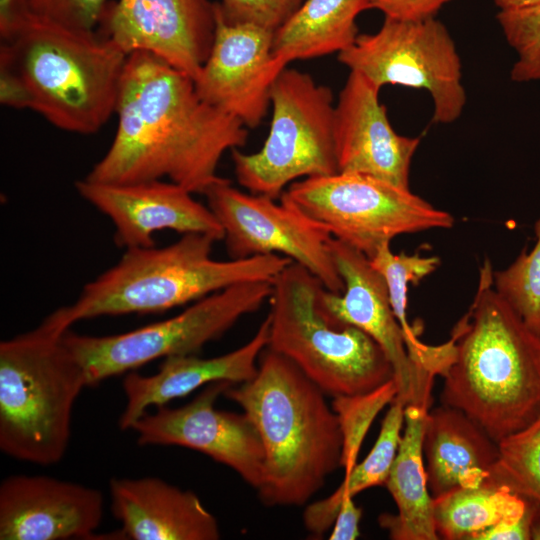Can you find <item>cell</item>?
<instances>
[{"mask_svg": "<svg viewBox=\"0 0 540 540\" xmlns=\"http://www.w3.org/2000/svg\"><path fill=\"white\" fill-rule=\"evenodd\" d=\"M105 155L85 177L107 184L167 178L203 194L222 177L219 162L243 147L248 133L236 117L203 100L194 80L148 52L127 57Z\"/></svg>", "mask_w": 540, "mask_h": 540, "instance_id": "6da1fadb", "label": "cell"}, {"mask_svg": "<svg viewBox=\"0 0 540 540\" xmlns=\"http://www.w3.org/2000/svg\"><path fill=\"white\" fill-rule=\"evenodd\" d=\"M492 272L486 260L440 376L441 402L464 412L498 443L540 414V334L495 291Z\"/></svg>", "mask_w": 540, "mask_h": 540, "instance_id": "7a4b0ae2", "label": "cell"}, {"mask_svg": "<svg viewBox=\"0 0 540 540\" xmlns=\"http://www.w3.org/2000/svg\"><path fill=\"white\" fill-rule=\"evenodd\" d=\"M128 54L101 32L34 18L1 40L0 102L71 133L98 132L115 113Z\"/></svg>", "mask_w": 540, "mask_h": 540, "instance_id": "3957f363", "label": "cell"}, {"mask_svg": "<svg viewBox=\"0 0 540 540\" xmlns=\"http://www.w3.org/2000/svg\"><path fill=\"white\" fill-rule=\"evenodd\" d=\"M256 427L264 449L257 490L269 506H302L342 467L339 421L325 393L285 356L265 348L257 374L224 393Z\"/></svg>", "mask_w": 540, "mask_h": 540, "instance_id": "277c9868", "label": "cell"}, {"mask_svg": "<svg viewBox=\"0 0 540 540\" xmlns=\"http://www.w3.org/2000/svg\"><path fill=\"white\" fill-rule=\"evenodd\" d=\"M216 241L188 233L164 247L126 249L114 266L84 285L75 302L56 311L69 328L100 316L161 313L237 284L272 282L292 262L276 254L215 260Z\"/></svg>", "mask_w": 540, "mask_h": 540, "instance_id": "5b68a950", "label": "cell"}, {"mask_svg": "<svg viewBox=\"0 0 540 540\" xmlns=\"http://www.w3.org/2000/svg\"><path fill=\"white\" fill-rule=\"evenodd\" d=\"M54 312L36 328L0 343V449L50 466L65 455L74 404L87 387Z\"/></svg>", "mask_w": 540, "mask_h": 540, "instance_id": "8992f818", "label": "cell"}, {"mask_svg": "<svg viewBox=\"0 0 540 540\" xmlns=\"http://www.w3.org/2000/svg\"><path fill=\"white\" fill-rule=\"evenodd\" d=\"M321 282L291 262L272 281L267 348L293 362L332 397L370 392L394 378L380 345L354 326L334 327L318 312Z\"/></svg>", "mask_w": 540, "mask_h": 540, "instance_id": "52a82bcc", "label": "cell"}, {"mask_svg": "<svg viewBox=\"0 0 540 540\" xmlns=\"http://www.w3.org/2000/svg\"><path fill=\"white\" fill-rule=\"evenodd\" d=\"M272 119L261 149L231 150L238 183L250 193L280 198L300 178L338 172L333 94L307 73L285 68L270 95Z\"/></svg>", "mask_w": 540, "mask_h": 540, "instance_id": "ba28073f", "label": "cell"}, {"mask_svg": "<svg viewBox=\"0 0 540 540\" xmlns=\"http://www.w3.org/2000/svg\"><path fill=\"white\" fill-rule=\"evenodd\" d=\"M280 201L369 259L398 235L454 225L450 213L410 189L358 173L297 180Z\"/></svg>", "mask_w": 540, "mask_h": 540, "instance_id": "9c48e42d", "label": "cell"}, {"mask_svg": "<svg viewBox=\"0 0 540 540\" xmlns=\"http://www.w3.org/2000/svg\"><path fill=\"white\" fill-rule=\"evenodd\" d=\"M272 293V282L237 284L193 302L181 313L137 329L106 336L65 332L63 340L80 363L87 386L128 373L160 358L195 355L257 311Z\"/></svg>", "mask_w": 540, "mask_h": 540, "instance_id": "30bf717a", "label": "cell"}, {"mask_svg": "<svg viewBox=\"0 0 540 540\" xmlns=\"http://www.w3.org/2000/svg\"><path fill=\"white\" fill-rule=\"evenodd\" d=\"M338 60L380 89L391 84L426 90L433 100L435 123H453L465 107L456 45L435 17L419 21L385 17L378 31L359 34L352 46L338 53Z\"/></svg>", "mask_w": 540, "mask_h": 540, "instance_id": "8fae6325", "label": "cell"}, {"mask_svg": "<svg viewBox=\"0 0 540 540\" xmlns=\"http://www.w3.org/2000/svg\"><path fill=\"white\" fill-rule=\"evenodd\" d=\"M220 223L231 259L276 254L314 275L334 293L344 290L330 241L332 237L286 204L245 193L221 178L203 193Z\"/></svg>", "mask_w": 540, "mask_h": 540, "instance_id": "7c38bea8", "label": "cell"}, {"mask_svg": "<svg viewBox=\"0 0 540 540\" xmlns=\"http://www.w3.org/2000/svg\"><path fill=\"white\" fill-rule=\"evenodd\" d=\"M330 247L344 290L334 293L321 287L316 301L319 314L334 327L361 329L380 345L393 367L396 399L406 405L430 406L435 376L409 357L383 276L366 255L348 244L332 238Z\"/></svg>", "mask_w": 540, "mask_h": 540, "instance_id": "4fadbf2b", "label": "cell"}, {"mask_svg": "<svg viewBox=\"0 0 540 540\" xmlns=\"http://www.w3.org/2000/svg\"><path fill=\"white\" fill-rule=\"evenodd\" d=\"M234 384L219 381L206 385L189 403L156 407L132 426L140 445L181 446L199 451L234 470L258 490L264 477V449L256 427L243 412L220 411L217 398Z\"/></svg>", "mask_w": 540, "mask_h": 540, "instance_id": "5bb4252c", "label": "cell"}, {"mask_svg": "<svg viewBox=\"0 0 540 540\" xmlns=\"http://www.w3.org/2000/svg\"><path fill=\"white\" fill-rule=\"evenodd\" d=\"M214 4V41L194 79L196 91L209 104L253 128L266 116L273 84L288 64L273 55V31L228 22Z\"/></svg>", "mask_w": 540, "mask_h": 540, "instance_id": "9a60e30c", "label": "cell"}, {"mask_svg": "<svg viewBox=\"0 0 540 540\" xmlns=\"http://www.w3.org/2000/svg\"><path fill=\"white\" fill-rule=\"evenodd\" d=\"M128 55L151 53L193 80L215 36L211 0H117L107 5L99 26Z\"/></svg>", "mask_w": 540, "mask_h": 540, "instance_id": "2e32d148", "label": "cell"}, {"mask_svg": "<svg viewBox=\"0 0 540 540\" xmlns=\"http://www.w3.org/2000/svg\"><path fill=\"white\" fill-rule=\"evenodd\" d=\"M78 194L112 222L114 241L125 250L155 246L153 235L163 230L202 233L223 240L224 232L208 205L171 181L107 184L75 183Z\"/></svg>", "mask_w": 540, "mask_h": 540, "instance_id": "e0dca14e", "label": "cell"}, {"mask_svg": "<svg viewBox=\"0 0 540 540\" xmlns=\"http://www.w3.org/2000/svg\"><path fill=\"white\" fill-rule=\"evenodd\" d=\"M379 91L367 77L350 71L334 112L338 172L364 174L410 189V165L420 138L396 133Z\"/></svg>", "mask_w": 540, "mask_h": 540, "instance_id": "ac0fdd59", "label": "cell"}, {"mask_svg": "<svg viewBox=\"0 0 540 540\" xmlns=\"http://www.w3.org/2000/svg\"><path fill=\"white\" fill-rule=\"evenodd\" d=\"M103 508L98 489L44 475H12L0 485V539L92 537Z\"/></svg>", "mask_w": 540, "mask_h": 540, "instance_id": "d6986e66", "label": "cell"}, {"mask_svg": "<svg viewBox=\"0 0 540 540\" xmlns=\"http://www.w3.org/2000/svg\"><path fill=\"white\" fill-rule=\"evenodd\" d=\"M111 509L120 534L132 540H217L215 516L190 490L157 477L110 480Z\"/></svg>", "mask_w": 540, "mask_h": 540, "instance_id": "ffe728a7", "label": "cell"}, {"mask_svg": "<svg viewBox=\"0 0 540 540\" xmlns=\"http://www.w3.org/2000/svg\"><path fill=\"white\" fill-rule=\"evenodd\" d=\"M268 341L267 316L251 340L231 352L212 358L173 356L165 358L152 375L126 373L122 382L126 404L119 418L120 428L131 429L148 408L167 405L204 385L219 381L235 385L251 380L257 374V359Z\"/></svg>", "mask_w": 540, "mask_h": 540, "instance_id": "44dd1931", "label": "cell"}, {"mask_svg": "<svg viewBox=\"0 0 540 540\" xmlns=\"http://www.w3.org/2000/svg\"><path fill=\"white\" fill-rule=\"evenodd\" d=\"M422 446L433 499L480 485L489 479L498 457V443L480 425L443 403L427 413Z\"/></svg>", "mask_w": 540, "mask_h": 540, "instance_id": "7402d4cb", "label": "cell"}, {"mask_svg": "<svg viewBox=\"0 0 540 540\" xmlns=\"http://www.w3.org/2000/svg\"><path fill=\"white\" fill-rule=\"evenodd\" d=\"M430 407L407 404L405 428L385 482L397 514H381L379 525L393 540H437L434 521V499L427 484L423 462V434Z\"/></svg>", "mask_w": 540, "mask_h": 540, "instance_id": "603a6c76", "label": "cell"}, {"mask_svg": "<svg viewBox=\"0 0 540 540\" xmlns=\"http://www.w3.org/2000/svg\"><path fill=\"white\" fill-rule=\"evenodd\" d=\"M375 0H304L274 32L273 55L289 64L340 53L358 37L356 18Z\"/></svg>", "mask_w": 540, "mask_h": 540, "instance_id": "cb8c5ba5", "label": "cell"}, {"mask_svg": "<svg viewBox=\"0 0 540 540\" xmlns=\"http://www.w3.org/2000/svg\"><path fill=\"white\" fill-rule=\"evenodd\" d=\"M530 500L491 479L461 487L434 499L436 531L442 539L472 540L499 522L522 517Z\"/></svg>", "mask_w": 540, "mask_h": 540, "instance_id": "d4e9b609", "label": "cell"}, {"mask_svg": "<svg viewBox=\"0 0 540 540\" xmlns=\"http://www.w3.org/2000/svg\"><path fill=\"white\" fill-rule=\"evenodd\" d=\"M405 406L404 402L396 398L393 400L382 421L377 440L366 458L344 476L334 493L306 507L303 520L311 534L322 536L333 525L345 498H354L363 490L385 485L401 440Z\"/></svg>", "mask_w": 540, "mask_h": 540, "instance_id": "484cf974", "label": "cell"}, {"mask_svg": "<svg viewBox=\"0 0 540 540\" xmlns=\"http://www.w3.org/2000/svg\"><path fill=\"white\" fill-rule=\"evenodd\" d=\"M489 479L540 503V414L498 442Z\"/></svg>", "mask_w": 540, "mask_h": 540, "instance_id": "4316f807", "label": "cell"}, {"mask_svg": "<svg viewBox=\"0 0 540 540\" xmlns=\"http://www.w3.org/2000/svg\"><path fill=\"white\" fill-rule=\"evenodd\" d=\"M371 265L383 276L394 315L404 333L407 350L418 349L421 342L407 319L409 284L417 285L434 272L440 264L436 256L395 254L390 243H385L369 259Z\"/></svg>", "mask_w": 540, "mask_h": 540, "instance_id": "83f0119b", "label": "cell"}, {"mask_svg": "<svg viewBox=\"0 0 540 540\" xmlns=\"http://www.w3.org/2000/svg\"><path fill=\"white\" fill-rule=\"evenodd\" d=\"M536 243L505 269L492 272L495 291L525 324L540 334V217L534 224Z\"/></svg>", "mask_w": 540, "mask_h": 540, "instance_id": "f1b7e54d", "label": "cell"}, {"mask_svg": "<svg viewBox=\"0 0 540 540\" xmlns=\"http://www.w3.org/2000/svg\"><path fill=\"white\" fill-rule=\"evenodd\" d=\"M398 394L393 379L362 394L333 397L332 408L339 421L343 439L342 468L348 475L357 464L362 442L380 411L391 404Z\"/></svg>", "mask_w": 540, "mask_h": 540, "instance_id": "f546056e", "label": "cell"}, {"mask_svg": "<svg viewBox=\"0 0 540 540\" xmlns=\"http://www.w3.org/2000/svg\"><path fill=\"white\" fill-rule=\"evenodd\" d=\"M497 20L506 41L516 53L511 80L519 83L540 80V3L499 11Z\"/></svg>", "mask_w": 540, "mask_h": 540, "instance_id": "4dcf8cb0", "label": "cell"}, {"mask_svg": "<svg viewBox=\"0 0 540 540\" xmlns=\"http://www.w3.org/2000/svg\"><path fill=\"white\" fill-rule=\"evenodd\" d=\"M35 17L68 29L92 32L100 26L106 0H30Z\"/></svg>", "mask_w": 540, "mask_h": 540, "instance_id": "1f68e13d", "label": "cell"}, {"mask_svg": "<svg viewBox=\"0 0 540 540\" xmlns=\"http://www.w3.org/2000/svg\"><path fill=\"white\" fill-rule=\"evenodd\" d=\"M304 0H215L223 17L231 23L252 24L275 32Z\"/></svg>", "mask_w": 540, "mask_h": 540, "instance_id": "d6a6232c", "label": "cell"}, {"mask_svg": "<svg viewBox=\"0 0 540 540\" xmlns=\"http://www.w3.org/2000/svg\"><path fill=\"white\" fill-rule=\"evenodd\" d=\"M451 0H375L373 9L385 17L419 21L435 17L437 12Z\"/></svg>", "mask_w": 540, "mask_h": 540, "instance_id": "836d02e7", "label": "cell"}, {"mask_svg": "<svg viewBox=\"0 0 540 540\" xmlns=\"http://www.w3.org/2000/svg\"><path fill=\"white\" fill-rule=\"evenodd\" d=\"M538 503L531 499L522 517L499 522L476 534L472 540H531V525Z\"/></svg>", "mask_w": 540, "mask_h": 540, "instance_id": "e575fe53", "label": "cell"}, {"mask_svg": "<svg viewBox=\"0 0 540 540\" xmlns=\"http://www.w3.org/2000/svg\"><path fill=\"white\" fill-rule=\"evenodd\" d=\"M34 14L30 0H0V38L6 40L22 30Z\"/></svg>", "mask_w": 540, "mask_h": 540, "instance_id": "d590c367", "label": "cell"}, {"mask_svg": "<svg viewBox=\"0 0 540 540\" xmlns=\"http://www.w3.org/2000/svg\"><path fill=\"white\" fill-rule=\"evenodd\" d=\"M362 510L352 497L345 498L336 514L329 540H355L360 536Z\"/></svg>", "mask_w": 540, "mask_h": 540, "instance_id": "8d00e7d4", "label": "cell"}, {"mask_svg": "<svg viewBox=\"0 0 540 540\" xmlns=\"http://www.w3.org/2000/svg\"><path fill=\"white\" fill-rule=\"evenodd\" d=\"M499 11L516 10L531 7L540 3V0H493Z\"/></svg>", "mask_w": 540, "mask_h": 540, "instance_id": "74e56055", "label": "cell"}, {"mask_svg": "<svg viewBox=\"0 0 540 540\" xmlns=\"http://www.w3.org/2000/svg\"><path fill=\"white\" fill-rule=\"evenodd\" d=\"M531 540H540V503L535 509L532 525H531Z\"/></svg>", "mask_w": 540, "mask_h": 540, "instance_id": "f35d334b", "label": "cell"}]
</instances>
